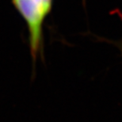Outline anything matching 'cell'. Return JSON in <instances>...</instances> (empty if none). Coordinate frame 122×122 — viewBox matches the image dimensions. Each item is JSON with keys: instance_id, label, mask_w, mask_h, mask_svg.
Wrapping results in <instances>:
<instances>
[{"instance_id": "cell-1", "label": "cell", "mask_w": 122, "mask_h": 122, "mask_svg": "<svg viewBox=\"0 0 122 122\" xmlns=\"http://www.w3.org/2000/svg\"><path fill=\"white\" fill-rule=\"evenodd\" d=\"M54 0H11L14 9L25 21L33 67L44 50V25L52 10Z\"/></svg>"}]
</instances>
